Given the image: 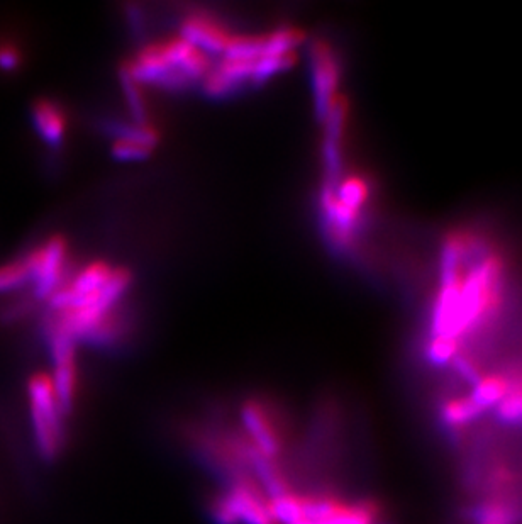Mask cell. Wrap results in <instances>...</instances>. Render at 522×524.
<instances>
[{
  "label": "cell",
  "instance_id": "6da1fadb",
  "mask_svg": "<svg viewBox=\"0 0 522 524\" xmlns=\"http://www.w3.org/2000/svg\"><path fill=\"white\" fill-rule=\"evenodd\" d=\"M212 62L209 55L192 43L175 36L170 40L153 41L143 46L126 63L123 72L139 85H153L158 89L187 90L197 82H202Z\"/></svg>",
  "mask_w": 522,
  "mask_h": 524
},
{
  "label": "cell",
  "instance_id": "7a4b0ae2",
  "mask_svg": "<svg viewBox=\"0 0 522 524\" xmlns=\"http://www.w3.org/2000/svg\"><path fill=\"white\" fill-rule=\"evenodd\" d=\"M278 524H385L375 502H346L329 492L297 489L272 499Z\"/></svg>",
  "mask_w": 522,
  "mask_h": 524
},
{
  "label": "cell",
  "instance_id": "3957f363",
  "mask_svg": "<svg viewBox=\"0 0 522 524\" xmlns=\"http://www.w3.org/2000/svg\"><path fill=\"white\" fill-rule=\"evenodd\" d=\"M29 418L34 445L45 462H55L67 446V414L56 397L50 374L38 372L28 382Z\"/></svg>",
  "mask_w": 522,
  "mask_h": 524
},
{
  "label": "cell",
  "instance_id": "277c9868",
  "mask_svg": "<svg viewBox=\"0 0 522 524\" xmlns=\"http://www.w3.org/2000/svg\"><path fill=\"white\" fill-rule=\"evenodd\" d=\"M207 513L214 524H278L272 499L253 475H241L224 484L209 499Z\"/></svg>",
  "mask_w": 522,
  "mask_h": 524
},
{
  "label": "cell",
  "instance_id": "5b68a950",
  "mask_svg": "<svg viewBox=\"0 0 522 524\" xmlns=\"http://www.w3.org/2000/svg\"><path fill=\"white\" fill-rule=\"evenodd\" d=\"M239 423V428L261 457L284 462L289 445L287 421L272 401L248 397L239 407Z\"/></svg>",
  "mask_w": 522,
  "mask_h": 524
},
{
  "label": "cell",
  "instance_id": "8992f818",
  "mask_svg": "<svg viewBox=\"0 0 522 524\" xmlns=\"http://www.w3.org/2000/svg\"><path fill=\"white\" fill-rule=\"evenodd\" d=\"M31 267H33L34 297L39 301H50L65 284L68 268V245L62 236H51L43 245L29 251Z\"/></svg>",
  "mask_w": 522,
  "mask_h": 524
},
{
  "label": "cell",
  "instance_id": "52a82bcc",
  "mask_svg": "<svg viewBox=\"0 0 522 524\" xmlns=\"http://www.w3.org/2000/svg\"><path fill=\"white\" fill-rule=\"evenodd\" d=\"M312 94L317 118L324 121L336 101L341 80L338 55L326 40L312 41L311 50Z\"/></svg>",
  "mask_w": 522,
  "mask_h": 524
},
{
  "label": "cell",
  "instance_id": "ba28073f",
  "mask_svg": "<svg viewBox=\"0 0 522 524\" xmlns=\"http://www.w3.org/2000/svg\"><path fill=\"white\" fill-rule=\"evenodd\" d=\"M233 34L216 16L206 12H192L180 24V36L209 56H223Z\"/></svg>",
  "mask_w": 522,
  "mask_h": 524
},
{
  "label": "cell",
  "instance_id": "9c48e42d",
  "mask_svg": "<svg viewBox=\"0 0 522 524\" xmlns=\"http://www.w3.org/2000/svg\"><path fill=\"white\" fill-rule=\"evenodd\" d=\"M255 63L231 60L221 56L219 62L212 65L204 80L200 82L202 89L209 97L224 99L236 95L251 85Z\"/></svg>",
  "mask_w": 522,
  "mask_h": 524
},
{
  "label": "cell",
  "instance_id": "30bf717a",
  "mask_svg": "<svg viewBox=\"0 0 522 524\" xmlns=\"http://www.w3.org/2000/svg\"><path fill=\"white\" fill-rule=\"evenodd\" d=\"M31 119H33L34 129L38 131L41 140L46 145L60 146L67 134V116L62 107L58 106L51 99H38L34 102L31 109Z\"/></svg>",
  "mask_w": 522,
  "mask_h": 524
},
{
  "label": "cell",
  "instance_id": "8fae6325",
  "mask_svg": "<svg viewBox=\"0 0 522 524\" xmlns=\"http://www.w3.org/2000/svg\"><path fill=\"white\" fill-rule=\"evenodd\" d=\"M331 187H333L334 194L341 204H345L348 209L360 212V214H363V209L370 202V196H372L370 182L361 175L341 177L338 184L331 185Z\"/></svg>",
  "mask_w": 522,
  "mask_h": 524
},
{
  "label": "cell",
  "instance_id": "7c38bea8",
  "mask_svg": "<svg viewBox=\"0 0 522 524\" xmlns=\"http://www.w3.org/2000/svg\"><path fill=\"white\" fill-rule=\"evenodd\" d=\"M509 385L502 375H490L482 377L477 384L473 385L470 401L484 413L490 407L499 406L500 401L507 396Z\"/></svg>",
  "mask_w": 522,
  "mask_h": 524
},
{
  "label": "cell",
  "instance_id": "4fadbf2b",
  "mask_svg": "<svg viewBox=\"0 0 522 524\" xmlns=\"http://www.w3.org/2000/svg\"><path fill=\"white\" fill-rule=\"evenodd\" d=\"M31 277H33V267L29 255L6 263L0 267V292L23 287L24 284L31 282Z\"/></svg>",
  "mask_w": 522,
  "mask_h": 524
},
{
  "label": "cell",
  "instance_id": "5bb4252c",
  "mask_svg": "<svg viewBox=\"0 0 522 524\" xmlns=\"http://www.w3.org/2000/svg\"><path fill=\"white\" fill-rule=\"evenodd\" d=\"M480 416H482V411L470 401V397L468 399H455V401L446 402L443 409H441V419L450 428H460V426L472 423Z\"/></svg>",
  "mask_w": 522,
  "mask_h": 524
},
{
  "label": "cell",
  "instance_id": "9a60e30c",
  "mask_svg": "<svg viewBox=\"0 0 522 524\" xmlns=\"http://www.w3.org/2000/svg\"><path fill=\"white\" fill-rule=\"evenodd\" d=\"M155 145L150 141L136 140V138H114L112 141V155L124 162H136L150 157Z\"/></svg>",
  "mask_w": 522,
  "mask_h": 524
},
{
  "label": "cell",
  "instance_id": "2e32d148",
  "mask_svg": "<svg viewBox=\"0 0 522 524\" xmlns=\"http://www.w3.org/2000/svg\"><path fill=\"white\" fill-rule=\"evenodd\" d=\"M472 518L478 524H514L517 513L504 504H482L472 511Z\"/></svg>",
  "mask_w": 522,
  "mask_h": 524
},
{
  "label": "cell",
  "instance_id": "e0dca14e",
  "mask_svg": "<svg viewBox=\"0 0 522 524\" xmlns=\"http://www.w3.org/2000/svg\"><path fill=\"white\" fill-rule=\"evenodd\" d=\"M458 355V341L450 338H431L426 346V357L436 367H445Z\"/></svg>",
  "mask_w": 522,
  "mask_h": 524
},
{
  "label": "cell",
  "instance_id": "ac0fdd59",
  "mask_svg": "<svg viewBox=\"0 0 522 524\" xmlns=\"http://www.w3.org/2000/svg\"><path fill=\"white\" fill-rule=\"evenodd\" d=\"M497 418L506 424H522V385L507 396L497 406Z\"/></svg>",
  "mask_w": 522,
  "mask_h": 524
},
{
  "label": "cell",
  "instance_id": "d6986e66",
  "mask_svg": "<svg viewBox=\"0 0 522 524\" xmlns=\"http://www.w3.org/2000/svg\"><path fill=\"white\" fill-rule=\"evenodd\" d=\"M21 51L12 43H0V70L14 72L21 65Z\"/></svg>",
  "mask_w": 522,
  "mask_h": 524
},
{
  "label": "cell",
  "instance_id": "ffe728a7",
  "mask_svg": "<svg viewBox=\"0 0 522 524\" xmlns=\"http://www.w3.org/2000/svg\"><path fill=\"white\" fill-rule=\"evenodd\" d=\"M453 365H455L456 372L463 377V380H467L470 384H477L478 380L482 379V375L478 372L477 365L467 357H460L456 355L453 358Z\"/></svg>",
  "mask_w": 522,
  "mask_h": 524
}]
</instances>
